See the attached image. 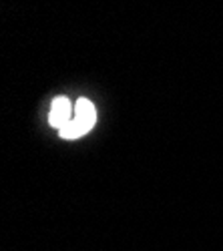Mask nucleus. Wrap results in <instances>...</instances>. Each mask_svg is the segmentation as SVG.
Returning <instances> with one entry per match:
<instances>
[{"mask_svg": "<svg viewBox=\"0 0 223 251\" xmlns=\"http://www.w3.org/2000/svg\"><path fill=\"white\" fill-rule=\"evenodd\" d=\"M74 119V104L67 97H56L50 104L49 113V123L54 129H63L65 125H69Z\"/></svg>", "mask_w": 223, "mask_h": 251, "instance_id": "f257e3e1", "label": "nucleus"}, {"mask_svg": "<svg viewBox=\"0 0 223 251\" xmlns=\"http://www.w3.org/2000/svg\"><path fill=\"white\" fill-rule=\"evenodd\" d=\"M58 135L63 137V139H78V137H83V135H87V133H85V129L73 119L69 125H65L63 129H58Z\"/></svg>", "mask_w": 223, "mask_h": 251, "instance_id": "7ed1b4c3", "label": "nucleus"}, {"mask_svg": "<svg viewBox=\"0 0 223 251\" xmlns=\"http://www.w3.org/2000/svg\"><path fill=\"white\" fill-rule=\"evenodd\" d=\"M74 121L85 129V133H89L95 123H97V111H95V104L89 99H78L74 104Z\"/></svg>", "mask_w": 223, "mask_h": 251, "instance_id": "f03ea898", "label": "nucleus"}]
</instances>
